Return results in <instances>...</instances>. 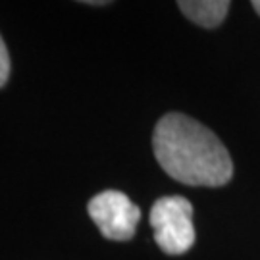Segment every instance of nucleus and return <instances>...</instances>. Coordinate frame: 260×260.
Returning a JSON list of instances; mask_svg holds the SVG:
<instances>
[{
	"label": "nucleus",
	"mask_w": 260,
	"mask_h": 260,
	"mask_svg": "<svg viewBox=\"0 0 260 260\" xmlns=\"http://www.w3.org/2000/svg\"><path fill=\"white\" fill-rule=\"evenodd\" d=\"M152 149L160 168L185 185L220 187L233 176L232 156L216 133L179 112L158 120Z\"/></svg>",
	"instance_id": "f257e3e1"
},
{
	"label": "nucleus",
	"mask_w": 260,
	"mask_h": 260,
	"mask_svg": "<svg viewBox=\"0 0 260 260\" xmlns=\"http://www.w3.org/2000/svg\"><path fill=\"white\" fill-rule=\"evenodd\" d=\"M150 225L154 241L166 254H183L195 243L193 205L185 197H162L152 205Z\"/></svg>",
	"instance_id": "f03ea898"
},
{
	"label": "nucleus",
	"mask_w": 260,
	"mask_h": 260,
	"mask_svg": "<svg viewBox=\"0 0 260 260\" xmlns=\"http://www.w3.org/2000/svg\"><path fill=\"white\" fill-rule=\"evenodd\" d=\"M252 8L256 10V14L260 16V0H254V2H252Z\"/></svg>",
	"instance_id": "423d86ee"
},
{
	"label": "nucleus",
	"mask_w": 260,
	"mask_h": 260,
	"mask_svg": "<svg viewBox=\"0 0 260 260\" xmlns=\"http://www.w3.org/2000/svg\"><path fill=\"white\" fill-rule=\"evenodd\" d=\"M89 216L110 241H127L135 235L141 220L139 206L121 191H103L87 205Z\"/></svg>",
	"instance_id": "7ed1b4c3"
},
{
	"label": "nucleus",
	"mask_w": 260,
	"mask_h": 260,
	"mask_svg": "<svg viewBox=\"0 0 260 260\" xmlns=\"http://www.w3.org/2000/svg\"><path fill=\"white\" fill-rule=\"evenodd\" d=\"M177 6L197 25L212 29L222 23L232 4L228 0H183Z\"/></svg>",
	"instance_id": "20e7f679"
},
{
	"label": "nucleus",
	"mask_w": 260,
	"mask_h": 260,
	"mask_svg": "<svg viewBox=\"0 0 260 260\" xmlns=\"http://www.w3.org/2000/svg\"><path fill=\"white\" fill-rule=\"evenodd\" d=\"M8 75H10V56L4 41L0 37V87L8 81Z\"/></svg>",
	"instance_id": "39448f33"
}]
</instances>
